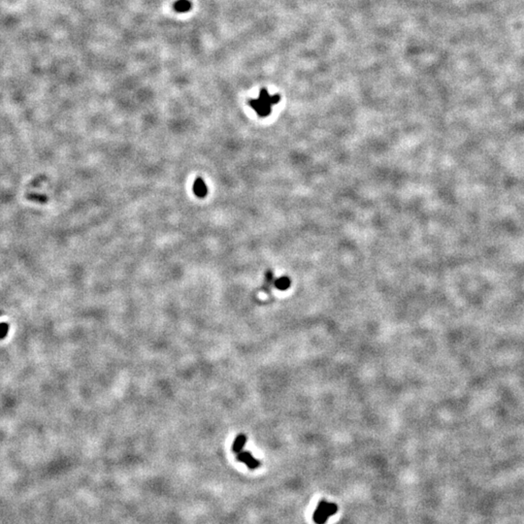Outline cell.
Segmentation results:
<instances>
[{
	"label": "cell",
	"instance_id": "obj_1",
	"mask_svg": "<svg viewBox=\"0 0 524 524\" xmlns=\"http://www.w3.org/2000/svg\"><path fill=\"white\" fill-rule=\"evenodd\" d=\"M280 95H270L266 88H262L260 91V96L258 99H251L249 101L250 106L257 112L260 118H266L270 115L272 106L280 102Z\"/></svg>",
	"mask_w": 524,
	"mask_h": 524
},
{
	"label": "cell",
	"instance_id": "obj_2",
	"mask_svg": "<svg viewBox=\"0 0 524 524\" xmlns=\"http://www.w3.org/2000/svg\"><path fill=\"white\" fill-rule=\"evenodd\" d=\"M338 511L337 505L334 503H328L326 501H321L317 510L314 513L313 519L317 524H324L329 517L334 516Z\"/></svg>",
	"mask_w": 524,
	"mask_h": 524
},
{
	"label": "cell",
	"instance_id": "obj_3",
	"mask_svg": "<svg viewBox=\"0 0 524 524\" xmlns=\"http://www.w3.org/2000/svg\"><path fill=\"white\" fill-rule=\"evenodd\" d=\"M236 459L239 462L246 464L247 467L249 469H251V470L258 469L262 465V462L260 460H258L250 451H244V450H242L241 452L237 453Z\"/></svg>",
	"mask_w": 524,
	"mask_h": 524
},
{
	"label": "cell",
	"instance_id": "obj_4",
	"mask_svg": "<svg viewBox=\"0 0 524 524\" xmlns=\"http://www.w3.org/2000/svg\"><path fill=\"white\" fill-rule=\"evenodd\" d=\"M192 190H193V193L195 194V196L198 197V198H205L207 196L208 187H207V184L205 183V181H203L201 177H197L195 179V181L193 182Z\"/></svg>",
	"mask_w": 524,
	"mask_h": 524
},
{
	"label": "cell",
	"instance_id": "obj_5",
	"mask_svg": "<svg viewBox=\"0 0 524 524\" xmlns=\"http://www.w3.org/2000/svg\"><path fill=\"white\" fill-rule=\"evenodd\" d=\"M247 440H248V438H247V436H246L245 434H243V433L239 434V435L234 439V441H233V443H232V451H233L234 453H239V452H241L243 450V448L245 447L246 443H247Z\"/></svg>",
	"mask_w": 524,
	"mask_h": 524
},
{
	"label": "cell",
	"instance_id": "obj_6",
	"mask_svg": "<svg viewBox=\"0 0 524 524\" xmlns=\"http://www.w3.org/2000/svg\"><path fill=\"white\" fill-rule=\"evenodd\" d=\"M174 10L178 13H185L190 11L192 4L189 0H178L174 5Z\"/></svg>",
	"mask_w": 524,
	"mask_h": 524
},
{
	"label": "cell",
	"instance_id": "obj_7",
	"mask_svg": "<svg viewBox=\"0 0 524 524\" xmlns=\"http://www.w3.org/2000/svg\"><path fill=\"white\" fill-rule=\"evenodd\" d=\"M291 284V281L288 277H281L277 280H275L274 285L279 290H286Z\"/></svg>",
	"mask_w": 524,
	"mask_h": 524
},
{
	"label": "cell",
	"instance_id": "obj_8",
	"mask_svg": "<svg viewBox=\"0 0 524 524\" xmlns=\"http://www.w3.org/2000/svg\"><path fill=\"white\" fill-rule=\"evenodd\" d=\"M275 280H274V275H273V272L272 271H267L266 273V276H265V282H264V285H263V290L266 291V292H269L270 291V286L272 283H274Z\"/></svg>",
	"mask_w": 524,
	"mask_h": 524
},
{
	"label": "cell",
	"instance_id": "obj_9",
	"mask_svg": "<svg viewBox=\"0 0 524 524\" xmlns=\"http://www.w3.org/2000/svg\"><path fill=\"white\" fill-rule=\"evenodd\" d=\"M9 330V324L8 323H0V340H3L6 338Z\"/></svg>",
	"mask_w": 524,
	"mask_h": 524
},
{
	"label": "cell",
	"instance_id": "obj_10",
	"mask_svg": "<svg viewBox=\"0 0 524 524\" xmlns=\"http://www.w3.org/2000/svg\"><path fill=\"white\" fill-rule=\"evenodd\" d=\"M0 315H1V313H0Z\"/></svg>",
	"mask_w": 524,
	"mask_h": 524
}]
</instances>
